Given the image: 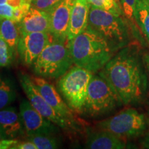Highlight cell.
<instances>
[{
  "mask_svg": "<svg viewBox=\"0 0 149 149\" xmlns=\"http://www.w3.org/2000/svg\"><path fill=\"white\" fill-rule=\"evenodd\" d=\"M115 1H116V2H117V3H118V4L120 5L121 7H122V5H121V2H120V0H115Z\"/></svg>",
  "mask_w": 149,
  "mask_h": 149,
  "instance_id": "obj_32",
  "label": "cell"
},
{
  "mask_svg": "<svg viewBox=\"0 0 149 149\" xmlns=\"http://www.w3.org/2000/svg\"><path fill=\"white\" fill-rule=\"evenodd\" d=\"M19 113L28 135H54L59 132V126L37 112L29 101L22 100L19 105Z\"/></svg>",
  "mask_w": 149,
  "mask_h": 149,
  "instance_id": "obj_10",
  "label": "cell"
},
{
  "mask_svg": "<svg viewBox=\"0 0 149 149\" xmlns=\"http://www.w3.org/2000/svg\"><path fill=\"white\" fill-rule=\"evenodd\" d=\"M65 1H66L67 3H70V4H73L74 1H75V0H65Z\"/></svg>",
  "mask_w": 149,
  "mask_h": 149,
  "instance_id": "obj_31",
  "label": "cell"
},
{
  "mask_svg": "<svg viewBox=\"0 0 149 149\" xmlns=\"http://www.w3.org/2000/svg\"><path fill=\"white\" fill-rule=\"evenodd\" d=\"M62 0H31L32 6L49 13Z\"/></svg>",
  "mask_w": 149,
  "mask_h": 149,
  "instance_id": "obj_23",
  "label": "cell"
},
{
  "mask_svg": "<svg viewBox=\"0 0 149 149\" xmlns=\"http://www.w3.org/2000/svg\"><path fill=\"white\" fill-rule=\"evenodd\" d=\"M142 147L144 148L149 149V133L147 134V135L145 137V138L143 139Z\"/></svg>",
  "mask_w": 149,
  "mask_h": 149,
  "instance_id": "obj_29",
  "label": "cell"
},
{
  "mask_svg": "<svg viewBox=\"0 0 149 149\" xmlns=\"http://www.w3.org/2000/svg\"><path fill=\"white\" fill-rule=\"evenodd\" d=\"M72 4L62 0L51 11H50L51 19V30L50 33L54 37V40L66 42L68 41V28Z\"/></svg>",
  "mask_w": 149,
  "mask_h": 149,
  "instance_id": "obj_12",
  "label": "cell"
},
{
  "mask_svg": "<svg viewBox=\"0 0 149 149\" xmlns=\"http://www.w3.org/2000/svg\"><path fill=\"white\" fill-rule=\"evenodd\" d=\"M15 55L8 44L0 36V67L8 66L11 64Z\"/></svg>",
  "mask_w": 149,
  "mask_h": 149,
  "instance_id": "obj_22",
  "label": "cell"
},
{
  "mask_svg": "<svg viewBox=\"0 0 149 149\" xmlns=\"http://www.w3.org/2000/svg\"><path fill=\"white\" fill-rule=\"evenodd\" d=\"M137 0H120L124 15L130 21L135 19V6Z\"/></svg>",
  "mask_w": 149,
  "mask_h": 149,
  "instance_id": "obj_24",
  "label": "cell"
},
{
  "mask_svg": "<svg viewBox=\"0 0 149 149\" xmlns=\"http://www.w3.org/2000/svg\"><path fill=\"white\" fill-rule=\"evenodd\" d=\"M93 74L90 70L74 65L59 77L57 82L59 92L74 113H83L88 85Z\"/></svg>",
  "mask_w": 149,
  "mask_h": 149,
  "instance_id": "obj_5",
  "label": "cell"
},
{
  "mask_svg": "<svg viewBox=\"0 0 149 149\" xmlns=\"http://www.w3.org/2000/svg\"><path fill=\"white\" fill-rule=\"evenodd\" d=\"M26 0H0V4L8 3V4L13 6L17 7L21 5Z\"/></svg>",
  "mask_w": 149,
  "mask_h": 149,
  "instance_id": "obj_28",
  "label": "cell"
},
{
  "mask_svg": "<svg viewBox=\"0 0 149 149\" xmlns=\"http://www.w3.org/2000/svg\"><path fill=\"white\" fill-rule=\"evenodd\" d=\"M53 40L54 37L50 32L22 33L17 52L22 64L32 66L44 48Z\"/></svg>",
  "mask_w": 149,
  "mask_h": 149,
  "instance_id": "obj_9",
  "label": "cell"
},
{
  "mask_svg": "<svg viewBox=\"0 0 149 149\" xmlns=\"http://www.w3.org/2000/svg\"><path fill=\"white\" fill-rule=\"evenodd\" d=\"M124 105L137 104L145 97L147 78L137 47L126 46L117 51L100 70Z\"/></svg>",
  "mask_w": 149,
  "mask_h": 149,
  "instance_id": "obj_1",
  "label": "cell"
},
{
  "mask_svg": "<svg viewBox=\"0 0 149 149\" xmlns=\"http://www.w3.org/2000/svg\"><path fill=\"white\" fill-rule=\"evenodd\" d=\"M19 25L21 34L34 32H50V14L31 6L29 12L19 23Z\"/></svg>",
  "mask_w": 149,
  "mask_h": 149,
  "instance_id": "obj_14",
  "label": "cell"
},
{
  "mask_svg": "<svg viewBox=\"0 0 149 149\" xmlns=\"http://www.w3.org/2000/svg\"><path fill=\"white\" fill-rule=\"evenodd\" d=\"M8 139V138H7V137L6 136L4 132L3 131V130L1 129V127H0V141L3 140V139Z\"/></svg>",
  "mask_w": 149,
  "mask_h": 149,
  "instance_id": "obj_30",
  "label": "cell"
},
{
  "mask_svg": "<svg viewBox=\"0 0 149 149\" xmlns=\"http://www.w3.org/2000/svg\"><path fill=\"white\" fill-rule=\"evenodd\" d=\"M11 149H37V147L31 141L26 139L24 141H18V142L15 144Z\"/></svg>",
  "mask_w": 149,
  "mask_h": 149,
  "instance_id": "obj_26",
  "label": "cell"
},
{
  "mask_svg": "<svg viewBox=\"0 0 149 149\" xmlns=\"http://www.w3.org/2000/svg\"><path fill=\"white\" fill-rule=\"evenodd\" d=\"M146 63H147V64H148V70H149V57H147V58H146Z\"/></svg>",
  "mask_w": 149,
  "mask_h": 149,
  "instance_id": "obj_33",
  "label": "cell"
},
{
  "mask_svg": "<svg viewBox=\"0 0 149 149\" xmlns=\"http://www.w3.org/2000/svg\"><path fill=\"white\" fill-rule=\"evenodd\" d=\"M18 141L17 139H5L0 141V149H11Z\"/></svg>",
  "mask_w": 149,
  "mask_h": 149,
  "instance_id": "obj_27",
  "label": "cell"
},
{
  "mask_svg": "<svg viewBox=\"0 0 149 149\" xmlns=\"http://www.w3.org/2000/svg\"><path fill=\"white\" fill-rule=\"evenodd\" d=\"M146 1H147V2H148V3L149 4V0H146Z\"/></svg>",
  "mask_w": 149,
  "mask_h": 149,
  "instance_id": "obj_34",
  "label": "cell"
},
{
  "mask_svg": "<svg viewBox=\"0 0 149 149\" xmlns=\"http://www.w3.org/2000/svg\"><path fill=\"white\" fill-rule=\"evenodd\" d=\"M97 126L125 139L141 135L146 129V123L144 115L136 109H128L98 122Z\"/></svg>",
  "mask_w": 149,
  "mask_h": 149,
  "instance_id": "obj_8",
  "label": "cell"
},
{
  "mask_svg": "<svg viewBox=\"0 0 149 149\" xmlns=\"http://www.w3.org/2000/svg\"><path fill=\"white\" fill-rule=\"evenodd\" d=\"M20 35L21 32L19 23L10 19L0 17V36L8 44L15 55L17 52Z\"/></svg>",
  "mask_w": 149,
  "mask_h": 149,
  "instance_id": "obj_17",
  "label": "cell"
},
{
  "mask_svg": "<svg viewBox=\"0 0 149 149\" xmlns=\"http://www.w3.org/2000/svg\"><path fill=\"white\" fill-rule=\"evenodd\" d=\"M31 77L43 97L59 115L72 122H79L74 112L64 102L53 84L40 76H31Z\"/></svg>",
  "mask_w": 149,
  "mask_h": 149,
  "instance_id": "obj_11",
  "label": "cell"
},
{
  "mask_svg": "<svg viewBox=\"0 0 149 149\" xmlns=\"http://www.w3.org/2000/svg\"><path fill=\"white\" fill-rule=\"evenodd\" d=\"M69 41L54 40L35 59L32 66L35 74L44 78H59L72 66Z\"/></svg>",
  "mask_w": 149,
  "mask_h": 149,
  "instance_id": "obj_3",
  "label": "cell"
},
{
  "mask_svg": "<svg viewBox=\"0 0 149 149\" xmlns=\"http://www.w3.org/2000/svg\"><path fill=\"white\" fill-rule=\"evenodd\" d=\"M16 98V91L8 78L0 77V110L8 107Z\"/></svg>",
  "mask_w": 149,
  "mask_h": 149,
  "instance_id": "obj_19",
  "label": "cell"
},
{
  "mask_svg": "<svg viewBox=\"0 0 149 149\" xmlns=\"http://www.w3.org/2000/svg\"><path fill=\"white\" fill-rule=\"evenodd\" d=\"M91 5L87 0H75L72 4L68 32V41L72 40L87 29Z\"/></svg>",
  "mask_w": 149,
  "mask_h": 149,
  "instance_id": "obj_13",
  "label": "cell"
},
{
  "mask_svg": "<svg viewBox=\"0 0 149 149\" xmlns=\"http://www.w3.org/2000/svg\"><path fill=\"white\" fill-rule=\"evenodd\" d=\"M88 27L105 39L115 53L129 44L126 24L120 16L109 11L91 6Z\"/></svg>",
  "mask_w": 149,
  "mask_h": 149,
  "instance_id": "obj_4",
  "label": "cell"
},
{
  "mask_svg": "<svg viewBox=\"0 0 149 149\" xmlns=\"http://www.w3.org/2000/svg\"><path fill=\"white\" fill-rule=\"evenodd\" d=\"M86 148L91 149H123L126 148L124 139L108 130L92 133L88 135Z\"/></svg>",
  "mask_w": 149,
  "mask_h": 149,
  "instance_id": "obj_16",
  "label": "cell"
},
{
  "mask_svg": "<svg viewBox=\"0 0 149 149\" xmlns=\"http://www.w3.org/2000/svg\"><path fill=\"white\" fill-rule=\"evenodd\" d=\"M135 20L149 42V4L146 0H137Z\"/></svg>",
  "mask_w": 149,
  "mask_h": 149,
  "instance_id": "obj_18",
  "label": "cell"
},
{
  "mask_svg": "<svg viewBox=\"0 0 149 149\" xmlns=\"http://www.w3.org/2000/svg\"><path fill=\"white\" fill-rule=\"evenodd\" d=\"M26 139L34 143L37 149H55L59 147V140L53 135L40 134L28 135Z\"/></svg>",
  "mask_w": 149,
  "mask_h": 149,
  "instance_id": "obj_20",
  "label": "cell"
},
{
  "mask_svg": "<svg viewBox=\"0 0 149 149\" xmlns=\"http://www.w3.org/2000/svg\"><path fill=\"white\" fill-rule=\"evenodd\" d=\"M122 104L116 91L105 77L93 74L89 83L84 112L91 117L103 115Z\"/></svg>",
  "mask_w": 149,
  "mask_h": 149,
  "instance_id": "obj_6",
  "label": "cell"
},
{
  "mask_svg": "<svg viewBox=\"0 0 149 149\" xmlns=\"http://www.w3.org/2000/svg\"><path fill=\"white\" fill-rule=\"evenodd\" d=\"M69 45L73 64L93 73L101 70L115 53L107 40L89 27L69 41Z\"/></svg>",
  "mask_w": 149,
  "mask_h": 149,
  "instance_id": "obj_2",
  "label": "cell"
},
{
  "mask_svg": "<svg viewBox=\"0 0 149 149\" xmlns=\"http://www.w3.org/2000/svg\"><path fill=\"white\" fill-rule=\"evenodd\" d=\"M15 9V7L9 5L8 3L0 4V17L10 19L13 20Z\"/></svg>",
  "mask_w": 149,
  "mask_h": 149,
  "instance_id": "obj_25",
  "label": "cell"
},
{
  "mask_svg": "<svg viewBox=\"0 0 149 149\" xmlns=\"http://www.w3.org/2000/svg\"><path fill=\"white\" fill-rule=\"evenodd\" d=\"M0 127L8 139H16L26 131L21 114L14 107L0 110Z\"/></svg>",
  "mask_w": 149,
  "mask_h": 149,
  "instance_id": "obj_15",
  "label": "cell"
},
{
  "mask_svg": "<svg viewBox=\"0 0 149 149\" xmlns=\"http://www.w3.org/2000/svg\"><path fill=\"white\" fill-rule=\"evenodd\" d=\"M91 6L109 11L117 16L124 14L122 7L115 0H87Z\"/></svg>",
  "mask_w": 149,
  "mask_h": 149,
  "instance_id": "obj_21",
  "label": "cell"
},
{
  "mask_svg": "<svg viewBox=\"0 0 149 149\" xmlns=\"http://www.w3.org/2000/svg\"><path fill=\"white\" fill-rule=\"evenodd\" d=\"M19 78L28 100L37 112L68 133H77L81 132V124L72 122L59 115L43 97L29 75L21 72L19 74Z\"/></svg>",
  "mask_w": 149,
  "mask_h": 149,
  "instance_id": "obj_7",
  "label": "cell"
}]
</instances>
